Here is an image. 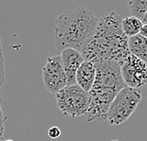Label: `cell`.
Returning a JSON list of instances; mask_svg holds the SVG:
<instances>
[{"label": "cell", "mask_w": 147, "mask_h": 141, "mask_svg": "<svg viewBox=\"0 0 147 141\" xmlns=\"http://www.w3.org/2000/svg\"><path fill=\"white\" fill-rule=\"evenodd\" d=\"M122 18L111 12L99 19L95 34L82 53L84 59L92 63L113 61L120 65L130 54L127 40L122 31Z\"/></svg>", "instance_id": "cell-1"}, {"label": "cell", "mask_w": 147, "mask_h": 141, "mask_svg": "<svg viewBox=\"0 0 147 141\" xmlns=\"http://www.w3.org/2000/svg\"><path fill=\"white\" fill-rule=\"evenodd\" d=\"M98 22L94 13L84 7L61 13L54 29L56 49L73 48L82 54L94 36Z\"/></svg>", "instance_id": "cell-2"}, {"label": "cell", "mask_w": 147, "mask_h": 141, "mask_svg": "<svg viewBox=\"0 0 147 141\" xmlns=\"http://www.w3.org/2000/svg\"><path fill=\"white\" fill-rule=\"evenodd\" d=\"M142 93L139 89L125 87L117 93L111 102L108 113V120L110 125H120L126 121L135 112L142 100Z\"/></svg>", "instance_id": "cell-3"}, {"label": "cell", "mask_w": 147, "mask_h": 141, "mask_svg": "<svg viewBox=\"0 0 147 141\" xmlns=\"http://www.w3.org/2000/svg\"><path fill=\"white\" fill-rule=\"evenodd\" d=\"M57 106L66 116L78 117L86 115L89 107V93L78 84L68 85L56 94Z\"/></svg>", "instance_id": "cell-4"}, {"label": "cell", "mask_w": 147, "mask_h": 141, "mask_svg": "<svg viewBox=\"0 0 147 141\" xmlns=\"http://www.w3.org/2000/svg\"><path fill=\"white\" fill-rule=\"evenodd\" d=\"M93 63L96 69V76L92 88L108 89L118 93L126 87L122 77L121 65L118 63L113 61H99Z\"/></svg>", "instance_id": "cell-5"}, {"label": "cell", "mask_w": 147, "mask_h": 141, "mask_svg": "<svg viewBox=\"0 0 147 141\" xmlns=\"http://www.w3.org/2000/svg\"><path fill=\"white\" fill-rule=\"evenodd\" d=\"M42 72L43 84L48 92L56 95L67 86V78L61 55L48 57Z\"/></svg>", "instance_id": "cell-6"}, {"label": "cell", "mask_w": 147, "mask_h": 141, "mask_svg": "<svg viewBox=\"0 0 147 141\" xmlns=\"http://www.w3.org/2000/svg\"><path fill=\"white\" fill-rule=\"evenodd\" d=\"M117 92L108 89L92 88L89 92V107L86 116L88 122L104 121L108 117V113L111 102L114 99Z\"/></svg>", "instance_id": "cell-7"}, {"label": "cell", "mask_w": 147, "mask_h": 141, "mask_svg": "<svg viewBox=\"0 0 147 141\" xmlns=\"http://www.w3.org/2000/svg\"><path fill=\"white\" fill-rule=\"evenodd\" d=\"M121 72L125 85L140 89L147 84V65L137 57L129 54L121 65Z\"/></svg>", "instance_id": "cell-8"}, {"label": "cell", "mask_w": 147, "mask_h": 141, "mask_svg": "<svg viewBox=\"0 0 147 141\" xmlns=\"http://www.w3.org/2000/svg\"><path fill=\"white\" fill-rule=\"evenodd\" d=\"M63 68L67 78V86L76 84V72L85 61L84 57L79 51L73 48H66L61 53Z\"/></svg>", "instance_id": "cell-9"}, {"label": "cell", "mask_w": 147, "mask_h": 141, "mask_svg": "<svg viewBox=\"0 0 147 141\" xmlns=\"http://www.w3.org/2000/svg\"><path fill=\"white\" fill-rule=\"evenodd\" d=\"M96 69L94 63L91 61L85 60L81 63L76 75V84L85 92L89 93L92 90L95 82Z\"/></svg>", "instance_id": "cell-10"}, {"label": "cell", "mask_w": 147, "mask_h": 141, "mask_svg": "<svg viewBox=\"0 0 147 141\" xmlns=\"http://www.w3.org/2000/svg\"><path fill=\"white\" fill-rule=\"evenodd\" d=\"M127 46L130 54L147 63V39L145 37L141 34L130 37L127 40Z\"/></svg>", "instance_id": "cell-11"}, {"label": "cell", "mask_w": 147, "mask_h": 141, "mask_svg": "<svg viewBox=\"0 0 147 141\" xmlns=\"http://www.w3.org/2000/svg\"><path fill=\"white\" fill-rule=\"evenodd\" d=\"M142 26L143 24L142 20L132 16H127L122 20V31L127 38L140 34Z\"/></svg>", "instance_id": "cell-12"}, {"label": "cell", "mask_w": 147, "mask_h": 141, "mask_svg": "<svg viewBox=\"0 0 147 141\" xmlns=\"http://www.w3.org/2000/svg\"><path fill=\"white\" fill-rule=\"evenodd\" d=\"M127 6L132 17L142 20L147 12V0H128Z\"/></svg>", "instance_id": "cell-13"}, {"label": "cell", "mask_w": 147, "mask_h": 141, "mask_svg": "<svg viewBox=\"0 0 147 141\" xmlns=\"http://www.w3.org/2000/svg\"><path fill=\"white\" fill-rule=\"evenodd\" d=\"M5 59H4V54H3V48H2V43H1V38H0V89L4 83L5 80Z\"/></svg>", "instance_id": "cell-14"}, {"label": "cell", "mask_w": 147, "mask_h": 141, "mask_svg": "<svg viewBox=\"0 0 147 141\" xmlns=\"http://www.w3.org/2000/svg\"><path fill=\"white\" fill-rule=\"evenodd\" d=\"M61 135V129L59 127H51L49 130H48V136L50 138H53V139H56V138H59V136Z\"/></svg>", "instance_id": "cell-15"}, {"label": "cell", "mask_w": 147, "mask_h": 141, "mask_svg": "<svg viewBox=\"0 0 147 141\" xmlns=\"http://www.w3.org/2000/svg\"><path fill=\"white\" fill-rule=\"evenodd\" d=\"M142 36L145 37V38L147 39V24L143 25L142 28V31H141V33H140Z\"/></svg>", "instance_id": "cell-16"}, {"label": "cell", "mask_w": 147, "mask_h": 141, "mask_svg": "<svg viewBox=\"0 0 147 141\" xmlns=\"http://www.w3.org/2000/svg\"><path fill=\"white\" fill-rule=\"evenodd\" d=\"M142 22L143 25L147 24V12H146V13L144 14V16H143V18L142 19Z\"/></svg>", "instance_id": "cell-17"}, {"label": "cell", "mask_w": 147, "mask_h": 141, "mask_svg": "<svg viewBox=\"0 0 147 141\" xmlns=\"http://www.w3.org/2000/svg\"><path fill=\"white\" fill-rule=\"evenodd\" d=\"M6 141H13V140H11V139H9V140H6Z\"/></svg>", "instance_id": "cell-18"}]
</instances>
